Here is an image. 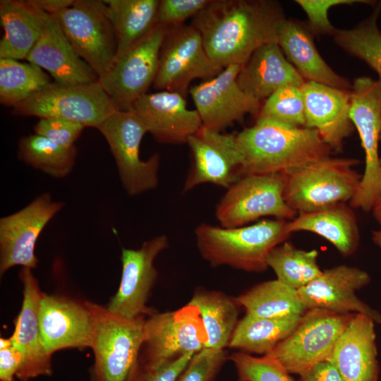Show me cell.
Returning a JSON list of instances; mask_svg holds the SVG:
<instances>
[{
	"mask_svg": "<svg viewBox=\"0 0 381 381\" xmlns=\"http://www.w3.org/2000/svg\"><path fill=\"white\" fill-rule=\"evenodd\" d=\"M313 35L308 23L286 19L279 29L277 43L306 81L351 90L349 81L337 74L322 58L315 45Z\"/></svg>",
	"mask_w": 381,
	"mask_h": 381,
	"instance_id": "cell-27",
	"label": "cell"
},
{
	"mask_svg": "<svg viewBox=\"0 0 381 381\" xmlns=\"http://www.w3.org/2000/svg\"><path fill=\"white\" fill-rule=\"evenodd\" d=\"M353 158L327 157L283 174L284 198L297 214L351 201L362 174Z\"/></svg>",
	"mask_w": 381,
	"mask_h": 381,
	"instance_id": "cell-4",
	"label": "cell"
},
{
	"mask_svg": "<svg viewBox=\"0 0 381 381\" xmlns=\"http://www.w3.org/2000/svg\"><path fill=\"white\" fill-rule=\"evenodd\" d=\"M283 190V174L243 176L219 200L216 218L224 228L243 226L263 217L292 220L297 213L285 202Z\"/></svg>",
	"mask_w": 381,
	"mask_h": 381,
	"instance_id": "cell-12",
	"label": "cell"
},
{
	"mask_svg": "<svg viewBox=\"0 0 381 381\" xmlns=\"http://www.w3.org/2000/svg\"><path fill=\"white\" fill-rule=\"evenodd\" d=\"M39 321L42 342L49 355L65 349L90 347L92 318L87 301L42 292Z\"/></svg>",
	"mask_w": 381,
	"mask_h": 381,
	"instance_id": "cell-20",
	"label": "cell"
},
{
	"mask_svg": "<svg viewBox=\"0 0 381 381\" xmlns=\"http://www.w3.org/2000/svg\"><path fill=\"white\" fill-rule=\"evenodd\" d=\"M37 9L54 15L71 6L75 0H28Z\"/></svg>",
	"mask_w": 381,
	"mask_h": 381,
	"instance_id": "cell-47",
	"label": "cell"
},
{
	"mask_svg": "<svg viewBox=\"0 0 381 381\" xmlns=\"http://www.w3.org/2000/svg\"><path fill=\"white\" fill-rule=\"evenodd\" d=\"M104 2L115 31L116 59L157 25L159 1L104 0Z\"/></svg>",
	"mask_w": 381,
	"mask_h": 381,
	"instance_id": "cell-30",
	"label": "cell"
},
{
	"mask_svg": "<svg viewBox=\"0 0 381 381\" xmlns=\"http://www.w3.org/2000/svg\"><path fill=\"white\" fill-rule=\"evenodd\" d=\"M228 358L224 349L205 348L193 355L177 381H215Z\"/></svg>",
	"mask_w": 381,
	"mask_h": 381,
	"instance_id": "cell-40",
	"label": "cell"
},
{
	"mask_svg": "<svg viewBox=\"0 0 381 381\" xmlns=\"http://www.w3.org/2000/svg\"><path fill=\"white\" fill-rule=\"evenodd\" d=\"M116 110L119 109L99 81L74 85L52 82L13 107V114L40 119H64L96 128Z\"/></svg>",
	"mask_w": 381,
	"mask_h": 381,
	"instance_id": "cell-10",
	"label": "cell"
},
{
	"mask_svg": "<svg viewBox=\"0 0 381 381\" xmlns=\"http://www.w3.org/2000/svg\"><path fill=\"white\" fill-rule=\"evenodd\" d=\"M350 119L365 153V169L358 189L349 202L353 208L370 212L381 193L378 144L381 131V81L357 78L351 89Z\"/></svg>",
	"mask_w": 381,
	"mask_h": 381,
	"instance_id": "cell-6",
	"label": "cell"
},
{
	"mask_svg": "<svg viewBox=\"0 0 381 381\" xmlns=\"http://www.w3.org/2000/svg\"><path fill=\"white\" fill-rule=\"evenodd\" d=\"M207 334L198 308L190 303L174 310L154 313L144 323L138 361L150 365L195 354L206 348Z\"/></svg>",
	"mask_w": 381,
	"mask_h": 381,
	"instance_id": "cell-11",
	"label": "cell"
},
{
	"mask_svg": "<svg viewBox=\"0 0 381 381\" xmlns=\"http://www.w3.org/2000/svg\"><path fill=\"white\" fill-rule=\"evenodd\" d=\"M222 70L207 55L201 35L195 27L169 28L161 47L153 87L185 97L193 80H209Z\"/></svg>",
	"mask_w": 381,
	"mask_h": 381,
	"instance_id": "cell-13",
	"label": "cell"
},
{
	"mask_svg": "<svg viewBox=\"0 0 381 381\" xmlns=\"http://www.w3.org/2000/svg\"><path fill=\"white\" fill-rule=\"evenodd\" d=\"M211 0H162L159 1L157 24L168 28L183 25L190 17H195Z\"/></svg>",
	"mask_w": 381,
	"mask_h": 381,
	"instance_id": "cell-43",
	"label": "cell"
},
{
	"mask_svg": "<svg viewBox=\"0 0 381 381\" xmlns=\"http://www.w3.org/2000/svg\"><path fill=\"white\" fill-rule=\"evenodd\" d=\"M46 13L28 1L1 0L0 20L4 34L0 59H26L44 28Z\"/></svg>",
	"mask_w": 381,
	"mask_h": 381,
	"instance_id": "cell-29",
	"label": "cell"
},
{
	"mask_svg": "<svg viewBox=\"0 0 381 381\" xmlns=\"http://www.w3.org/2000/svg\"><path fill=\"white\" fill-rule=\"evenodd\" d=\"M22 361V355L13 341L8 346L0 349V380L13 381Z\"/></svg>",
	"mask_w": 381,
	"mask_h": 381,
	"instance_id": "cell-45",
	"label": "cell"
},
{
	"mask_svg": "<svg viewBox=\"0 0 381 381\" xmlns=\"http://www.w3.org/2000/svg\"><path fill=\"white\" fill-rule=\"evenodd\" d=\"M301 381H344L339 373L329 361L316 364L300 375Z\"/></svg>",
	"mask_w": 381,
	"mask_h": 381,
	"instance_id": "cell-46",
	"label": "cell"
},
{
	"mask_svg": "<svg viewBox=\"0 0 381 381\" xmlns=\"http://www.w3.org/2000/svg\"><path fill=\"white\" fill-rule=\"evenodd\" d=\"M169 28L157 24L131 49L117 58L99 82L119 110H130L153 85L161 47Z\"/></svg>",
	"mask_w": 381,
	"mask_h": 381,
	"instance_id": "cell-14",
	"label": "cell"
},
{
	"mask_svg": "<svg viewBox=\"0 0 381 381\" xmlns=\"http://www.w3.org/2000/svg\"><path fill=\"white\" fill-rule=\"evenodd\" d=\"M78 55L99 79L112 68L117 41L104 0H75L67 8L51 15Z\"/></svg>",
	"mask_w": 381,
	"mask_h": 381,
	"instance_id": "cell-7",
	"label": "cell"
},
{
	"mask_svg": "<svg viewBox=\"0 0 381 381\" xmlns=\"http://www.w3.org/2000/svg\"><path fill=\"white\" fill-rule=\"evenodd\" d=\"M287 229L291 234L301 231L314 233L331 243L345 257L356 251L360 241L356 216L346 202L298 214L287 222Z\"/></svg>",
	"mask_w": 381,
	"mask_h": 381,
	"instance_id": "cell-28",
	"label": "cell"
},
{
	"mask_svg": "<svg viewBox=\"0 0 381 381\" xmlns=\"http://www.w3.org/2000/svg\"><path fill=\"white\" fill-rule=\"evenodd\" d=\"M296 2L306 12L308 25L314 34L334 35L336 29L328 18V11L334 6L352 4L354 3L369 4L365 0H297Z\"/></svg>",
	"mask_w": 381,
	"mask_h": 381,
	"instance_id": "cell-44",
	"label": "cell"
},
{
	"mask_svg": "<svg viewBox=\"0 0 381 381\" xmlns=\"http://www.w3.org/2000/svg\"><path fill=\"white\" fill-rule=\"evenodd\" d=\"M76 156L75 146L63 147L35 133L21 138L18 143L21 161L56 179L64 178L71 172Z\"/></svg>",
	"mask_w": 381,
	"mask_h": 381,
	"instance_id": "cell-36",
	"label": "cell"
},
{
	"mask_svg": "<svg viewBox=\"0 0 381 381\" xmlns=\"http://www.w3.org/2000/svg\"><path fill=\"white\" fill-rule=\"evenodd\" d=\"M372 240L381 249V228L372 231Z\"/></svg>",
	"mask_w": 381,
	"mask_h": 381,
	"instance_id": "cell-49",
	"label": "cell"
},
{
	"mask_svg": "<svg viewBox=\"0 0 381 381\" xmlns=\"http://www.w3.org/2000/svg\"><path fill=\"white\" fill-rule=\"evenodd\" d=\"M240 87L260 101L288 85L301 87L306 80L286 59L277 42L256 49L241 66L237 76Z\"/></svg>",
	"mask_w": 381,
	"mask_h": 381,
	"instance_id": "cell-26",
	"label": "cell"
},
{
	"mask_svg": "<svg viewBox=\"0 0 381 381\" xmlns=\"http://www.w3.org/2000/svg\"><path fill=\"white\" fill-rule=\"evenodd\" d=\"M26 60L46 71L61 85L99 81L94 70L75 52L56 20L46 13L42 33Z\"/></svg>",
	"mask_w": 381,
	"mask_h": 381,
	"instance_id": "cell-24",
	"label": "cell"
},
{
	"mask_svg": "<svg viewBox=\"0 0 381 381\" xmlns=\"http://www.w3.org/2000/svg\"><path fill=\"white\" fill-rule=\"evenodd\" d=\"M258 119L294 127H306L305 104L301 87L288 85L275 91L266 99Z\"/></svg>",
	"mask_w": 381,
	"mask_h": 381,
	"instance_id": "cell-38",
	"label": "cell"
},
{
	"mask_svg": "<svg viewBox=\"0 0 381 381\" xmlns=\"http://www.w3.org/2000/svg\"><path fill=\"white\" fill-rule=\"evenodd\" d=\"M246 314L262 318L303 315L307 309L297 291L278 279L261 282L235 298Z\"/></svg>",
	"mask_w": 381,
	"mask_h": 381,
	"instance_id": "cell-33",
	"label": "cell"
},
{
	"mask_svg": "<svg viewBox=\"0 0 381 381\" xmlns=\"http://www.w3.org/2000/svg\"><path fill=\"white\" fill-rule=\"evenodd\" d=\"M241 66H228L214 78L189 89L202 126L221 131L248 114H258L260 101L246 93L238 84Z\"/></svg>",
	"mask_w": 381,
	"mask_h": 381,
	"instance_id": "cell-18",
	"label": "cell"
},
{
	"mask_svg": "<svg viewBox=\"0 0 381 381\" xmlns=\"http://www.w3.org/2000/svg\"><path fill=\"white\" fill-rule=\"evenodd\" d=\"M189 303L200 310L207 334L206 348L224 350L238 322L240 306L236 298L222 291L199 289Z\"/></svg>",
	"mask_w": 381,
	"mask_h": 381,
	"instance_id": "cell-32",
	"label": "cell"
},
{
	"mask_svg": "<svg viewBox=\"0 0 381 381\" xmlns=\"http://www.w3.org/2000/svg\"><path fill=\"white\" fill-rule=\"evenodd\" d=\"M302 318H262L246 314L238 322L228 346L249 354H268L297 327Z\"/></svg>",
	"mask_w": 381,
	"mask_h": 381,
	"instance_id": "cell-31",
	"label": "cell"
},
{
	"mask_svg": "<svg viewBox=\"0 0 381 381\" xmlns=\"http://www.w3.org/2000/svg\"><path fill=\"white\" fill-rule=\"evenodd\" d=\"M192 164L183 191L206 183L229 188L241 179L243 155L236 135L202 126L187 142Z\"/></svg>",
	"mask_w": 381,
	"mask_h": 381,
	"instance_id": "cell-17",
	"label": "cell"
},
{
	"mask_svg": "<svg viewBox=\"0 0 381 381\" xmlns=\"http://www.w3.org/2000/svg\"><path fill=\"white\" fill-rule=\"evenodd\" d=\"M169 246L166 235L145 241L138 249L122 248V272L119 289L107 308L127 318H147L156 311L147 306L157 277L154 262Z\"/></svg>",
	"mask_w": 381,
	"mask_h": 381,
	"instance_id": "cell-16",
	"label": "cell"
},
{
	"mask_svg": "<svg viewBox=\"0 0 381 381\" xmlns=\"http://www.w3.org/2000/svg\"><path fill=\"white\" fill-rule=\"evenodd\" d=\"M375 321L355 313L329 358L344 381H378L380 366Z\"/></svg>",
	"mask_w": 381,
	"mask_h": 381,
	"instance_id": "cell-25",
	"label": "cell"
},
{
	"mask_svg": "<svg viewBox=\"0 0 381 381\" xmlns=\"http://www.w3.org/2000/svg\"><path fill=\"white\" fill-rule=\"evenodd\" d=\"M318 257L317 250L298 249L286 241L270 252L267 263L277 275V279L298 291L322 273Z\"/></svg>",
	"mask_w": 381,
	"mask_h": 381,
	"instance_id": "cell-34",
	"label": "cell"
},
{
	"mask_svg": "<svg viewBox=\"0 0 381 381\" xmlns=\"http://www.w3.org/2000/svg\"><path fill=\"white\" fill-rule=\"evenodd\" d=\"M285 219H262L254 224L224 228L201 223L195 229L197 248L212 267L246 272L268 268L270 252L290 236Z\"/></svg>",
	"mask_w": 381,
	"mask_h": 381,
	"instance_id": "cell-3",
	"label": "cell"
},
{
	"mask_svg": "<svg viewBox=\"0 0 381 381\" xmlns=\"http://www.w3.org/2000/svg\"><path fill=\"white\" fill-rule=\"evenodd\" d=\"M372 211L375 219L381 226V193L377 200L375 201L373 207Z\"/></svg>",
	"mask_w": 381,
	"mask_h": 381,
	"instance_id": "cell-48",
	"label": "cell"
},
{
	"mask_svg": "<svg viewBox=\"0 0 381 381\" xmlns=\"http://www.w3.org/2000/svg\"><path fill=\"white\" fill-rule=\"evenodd\" d=\"M19 277L23 286V298L11 337L23 357L16 377L29 381L52 374V356L44 346L40 327L39 308L42 291L32 269L23 267Z\"/></svg>",
	"mask_w": 381,
	"mask_h": 381,
	"instance_id": "cell-22",
	"label": "cell"
},
{
	"mask_svg": "<svg viewBox=\"0 0 381 381\" xmlns=\"http://www.w3.org/2000/svg\"><path fill=\"white\" fill-rule=\"evenodd\" d=\"M381 12L379 3L372 14L350 30H336L335 42L350 54L364 61L381 81V32L377 19Z\"/></svg>",
	"mask_w": 381,
	"mask_h": 381,
	"instance_id": "cell-37",
	"label": "cell"
},
{
	"mask_svg": "<svg viewBox=\"0 0 381 381\" xmlns=\"http://www.w3.org/2000/svg\"><path fill=\"white\" fill-rule=\"evenodd\" d=\"M92 318L90 381H126L137 363L146 318H127L87 301Z\"/></svg>",
	"mask_w": 381,
	"mask_h": 381,
	"instance_id": "cell-5",
	"label": "cell"
},
{
	"mask_svg": "<svg viewBox=\"0 0 381 381\" xmlns=\"http://www.w3.org/2000/svg\"><path fill=\"white\" fill-rule=\"evenodd\" d=\"M52 83L49 75L31 63L0 59V102L13 107Z\"/></svg>",
	"mask_w": 381,
	"mask_h": 381,
	"instance_id": "cell-35",
	"label": "cell"
},
{
	"mask_svg": "<svg viewBox=\"0 0 381 381\" xmlns=\"http://www.w3.org/2000/svg\"><path fill=\"white\" fill-rule=\"evenodd\" d=\"M96 128L108 143L128 195H138L157 187L160 156L156 153L147 160L140 159V143L147 131L133 111L116 110Z\"/></svg>",
	"mask_w": 381,
	"mask_h": 381,
	"instance_id": "cell-8",
	"label": "cell"
},
{
	"mask_svg": "<svg viewBox=\"0 0 381 381\" xmlns=\"http://www.w3.org/2000/svg\"><path fill=\"white\" fill-rule=\"evenodd\" d=\"M370 282L369 274L356 267L340 265L322 270L320 276L297 291L308 310L361 313L381 325V314L361 300L356 291Z\"/></svg>",
	"mask_w": 381,
	"mask_h": 381,
	"instance_id": "cell-19",
	"label": "cell"
},
{
	"mask_svg": "<svg viewBox=\"0 0 381 381\" xmlns=\"http://www.w3.org/2000/svg\"><path fill=\"white\" fill-rule=\"evenodd\" d=\"M243 155L241 178L284 174L329 157L332 149L317 130L258 119L236 135Z\"/></svg>",
	"mask_w": 381,
	"mask_h": 381,
	"instance_id": "cell-2",
	"label": "cell"
},
{
	"mask_svg": "<svg viewBox=\"0 0 381 381\" xmlns=\"http://www.w3.org/2000/svg\"><path fill=\"white\" fill-rule=\"evenodd\" d=\"M234 364L238 381H296L267 355L255 356L237 351L228 358Z\"/></svg>",
	"mask_w": 381,
	"mask_h": 381,
	"instance_id": "cell-39",
	"label": "cell"
},
{
	"mask_svg": "<svg viewBox=\"0 0 381 381\" xmlns=\"http://www.w3.org/2000/svg\"><path fill=\"white\" fill-rule=\"evenodd\" d=\"M380 140L381 141V131H380ZM380 166H381V156H380Z\"/></svg>",
	"mask_w": 381,
	"mask_h": 381,
	"instance_id": "cell-50",
	"label": "cell"
},
{
	"mask_svg": "<svg viewBox=\"0 0 381 381\" xmlns=\"http://www.w3.org/2000/svg\"><path fill=\"white\" fill-rule=\"evenodd\" d=\"M306 127L315 129L333 150H341L344 140L353 132L350 119L351 90L306 81L301 87Z\"/></svg>",
	"mask_w": 381,
	"mask_h": 381,
	"instance_id": "cell-23",
	"label": "cell"
},
{
	"mask_svg": "<svg viewBox=\"0 0 381 381\" xmlns=\"http://www.w3.org/2000/svg\"><path fill=\"white\" fill-rule=\"evenodd\" d=\"M354 314L308 310L297 327L266 355L289 373L301 375L316 364L329 360Z\"/></svg>",
	"mask_w": 381,
	"mask_h": 381,
	"instance_id": "cell-9",
	"label": "cell"
},
{
	"mask_svg": "<svg viewBox=\"0 0 381 381\" xmlns=\"http://www.w3.org/2000/svg\"><path fill=\"white\" fill-rule=\"evenodd\" d=\"M130 110L140 119L147 133L163 144L187 143L202 126L197 110L188 109L184 96L176 92H147Z\"/></svg>",
	"mask_w": 381,
	"mask_h": 381,
	"instance_id": "cell-21",
	"label": "cell"
},
{
	"mask_svg": "<svg viewBox=\"0 0 381 381\" xmlns=\"http://www.w3.org/2000/svg\"><path fill=\"white\" fill-rule=\"evenodd\" d=\"M64 205L45 193L18 212L0 219L1 275L14 266L37 267L35 248L38 237Z\"/></svg>",
	"mask_w": 381,
	"mask_h": 381,
	"instance_id": "cell-15",
	"label": "cell"
},
{
	"mask_svg": "<svg viewBox=\"0 0 381 381\" xmlns=\"http://www.w3.org/2000/svg\"><path fill=\"white\" fill-rule=\"evenodd\" d=\"M85 127L80 123L59 118L40 119L34 126L35 134L63 147H75V143Z\"/></svg>",
	"mask_w": 381,
	"mask_h": 381,
	"instance_id": "cell-42",
	"label": "cell"
},
{
	"mask_svg": "<svg viewBox=\"0 0 381 381\" xmlns=\"http://www.w3.org/2000/svg\"><path fill=\"white\" fill-rule=\"evenodd\" d=\"M194 354L159 365H150L138 360L126 381H177Z\"/></svg>",
	"mask_w": 381,
	"mask_h": 381,
	"instance_id": "cell-41",
	"label": "cell"
},
{
	"mask_svg": "<svg viewBox=\"0 0 381 381\" xmlns=\"http://www.w3.org/2000/svg\"><path fill=\"white\" fill-rule=\"evenodd\" d=\"M286 18L280 4L270 0H211L193 17L210 59L224 68L243 65L260 47L277 42Z\"/></svg>",
	"mask_w": 381,
	"mask_h": 381,
	"instance_id": "cell-1",
	"label": "cell"
}]
</instances>
